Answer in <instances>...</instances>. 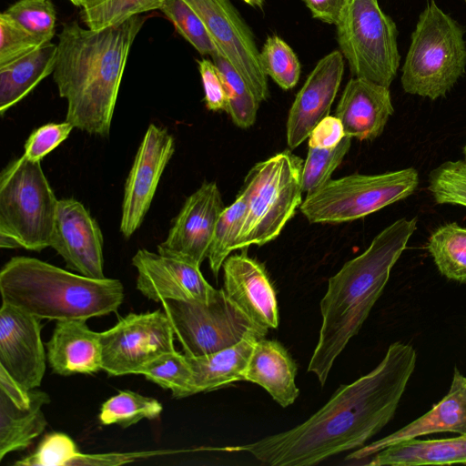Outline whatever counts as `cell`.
<instances>
[{
	"instance_id": "obj_1",
	"label": "cell",
	"mask_w": 466,
	"mask_h": 466,
	"mask_svg": "<svg viewBox=\"0 0 466 466\" xmlns=\"http://www.w3.org/2000/svg\"><path fill=\"white\" fill-rule=\"evenodd\" d=\"M415 364L413 347L393 342L374 370L339 386L304 422L252 443L205 449L248 452L272 466H309L360 448L393 418Z\"/></svg>"
},
{
	"instance_id": "obj_2",
	"label": "cell",
	"mask_w": 466,
	"mask_h": 466,
	"mask_svg": "<svg viewBox=\"0 0 466 466\" xmlns=\"http://www.w3.org/2000/svg\"><path fill=\"white\" fill-rule=\"evenodd\" d=\"M136 15L101 30L72 22L58 35L53 78L75 128L107 137L132 44L145 23Z\"/></svg>"
},
{
	"instance_id": "obj_3",
	"label": "cell",
	"mask_w": 466,
	"mask_h": 466,
	"mask_svg": "<svg viewBox=\"0 0 466 466\" xmlns=\"http://www.w3.org/2000/svg\"><path fill=\"white\" fill-rule=\"evenodd\" d=\"M416 228V218L396 220L380 231L363 253L329 279L319 304L322 322L319 339L308 366L321 386L336 359L368 318Z\"/></svg>"
},
{
	"instance_id": "obj_4",
	"label": "cell",
	"mask_w": 466,
	"mask_h": 466,
	"mask_svg": "<svg viewBox=\"0 0 466 466\" xmlns=\"http://www.w3.org/2000/svg\"><path fill=\"white\" fill-rule=\"evenodd\" d=\"M2 303L41 319L87 320L116 312L124 299L116 279H92L35 258H11L0 271Z\"/></svg>"
},
{
	"instance_id": "obj_5",
	"label": "cell",
	"mask_w": 466,
	"mask_h": 466,
	"mask_svg": "<svg viewBox=\"0 0 466 466\" xmlns=\"http://www.w3.org/2000/svg\"><path fill=\"white\" fill-rule=\"evenodd\" d=\"M57 204L40 161L22 155L9 162L0 175V247H50Z\"/></svg>"
},
{
	"instance_id": "obj_6",
	"label": "cell",
	"mask_w": 466,
	"mask_h": 466,
	"mask_svg": "<svg viewBox=\"0 0 466 466\" xmlns=\"http://www.w3.org/2000/svg\"><path fill=\"white\" fill-rule=\"evenodd\" d=\"M463 28L432 1L420 13L401 68L403 90L435 100L465 73Z\"/></svg>"
},
{
	"instance_id": "obj_7",
	"label": "cell",
	"mask_w": 466,
	"mask_h": 466,
	"mask_svg": "<svg viewBox=\"0 0 466 466\" xmlns=\"http://www.w3.org/2000/svg\"><path fill=\"white\" fill-rule=\"evenodd\" d=\"M303 161L289 150L258 162L247 174L241 192L247 209L237 249L275 239L302 203Z\"/></svg>"
},
{
	"instance_id": "obj_8",
	"label": "cell",
	"mask_w": 466,
	"mask_h": 466,
	"mask_svg": "<svg viewBox=\"0 0 466 466\" xmlns=\"http://www.w3.org/2000/svg\"><path fill=\"white\" fill-rule=\"evenodd\" d=\"M335 25L339 51L353 77L390 87L400 60L398 30L378 0H348Z\"/></svg>"
},
{
	"instance_id": "obj_9",
	"label": "cell",
	"mask_w": 466,
	"mask_h": 466,
	"mask_svg": "<svg viewBox=\"0 0 466 466\" xmlns=\"http://www.w3.org/2000/svg\"><path fill=\"white\" fill-rule=\"evenodd\" d=\"M418 184L413 167L378 175L352 174L330 179L307 194L299 208L310 223L351 221L406 198Z\"/></svg>"
},
{
	"instance_id": "obj_10",
	"label": "cell",
	"mask_w": 466,
	"mask_h": 466,
	"mask_svg": "<svg viewBox=\"0 0 466 466\" xmlns=\"http://www.w3.org/2000/svg\"><path fill=\"white\" fill-rule=\"evenodd\" d=\"M161 303L188 357L224 350L250 334L264 338L268 333L252 322L223 289H217L208 302L166 299Z\"/></svg>"
},
{
	"instance_id": "obj_11",
	"label": "cell",
	"mask_w": 466,
	"mask_h": 466,
	"mask_svg": "<svg viewBox=\"0 0 466 466\" xmlns=\"http://www.w3.org/2000/svg\"><path fill=\"white\" fill-rule=\"evenodd\" d=\"M174 336L164 310L130 313L100 332L102 370L110 376L137 374L154 359L175 350Z\"/></svg>"
},
{
	"instance_id": "obj_12",
	"label": "cell",
	"mask_w": 466,
	"mask_h": 466,
	"mask_svg": "<svg viewBox=\"0 0 466 466\" xmlns=\"http://www.w3.org/2000/svg\"><path fill=\"white\" fill-rule=\"evenodd\" d=\"M200 17L223 56L260 102L269 95L268 76L250 27L229 0H183Z\"/></svg>"
},
{
	"instance_id": "obj_13",
	"label": "cell",
	"mask_w": 466,
	"mask_h": 466,
	"mask_svg": "<svg viewBox=\"0 0 466 466\" xmlns=\"http://www.w3.org/2000/svg\"><path fill=\"white\" fill-rule=\"evenodd\" d=\"M174 152L173 136L165 127L149 124L125 184L119 227L125 238H130L141 226Z\"/></svg>"
},
{
	"instance_id": "obj_14",
	"label": "cell",
	"mask_w": 466,
	"mask_h": 466,
	"mask_svg": "<svg viewBox=\"0 0 466 466\" xmlns=\"http://www.w3.org/2000/svg\"><path fill=\"white\" fill-rule=\"evenodd\" d=\"M224 208L216 182H204L186 199L167 238L157 245V253L200 267Z\"/></svg>"
},
{
	"instance_id": "obj_15",
	"label": "cell",
	"mask_w": 466,
	"mask_h": 466,
	"mask_svg": "<svg viewBox=\"0 0 466 466\" xmlns=\"http://www.w3.org/2000/svg\"><path fill=\"white\" fill-rule=\"evenodd\" d=\"M66 268L92 279H103V234L96 218L78 200H58L51 240Z\"/></svg>"
},
{
	"instance_id": "obj_16",
	"label": "cell",
	"mask_w": 466,
	"mask_h": 466,
	"mask_svg": "<svg viewBox=\"0 0 466 466\" xmlns=\"http://www.w3.org/2000/svg\"><path fill=\"white\" fill-rule=\"evenodd\" d=\"M41 328V319L2 303L0 367L28 390L40 386L46 370Z\"/></svg>"
},
{
	"instance_id": "obj_17",
	"label": "cell",
	"mask_w": 466,
	"mask_h": 466,
	"mask_svg": "<svg viewBox=\"0 0 466 466\" xmlns=\"http://www.w3.org/2000/svg\"><path fill=\"white\" fill-rule=\"evenodd\" d=\"M131 263L137 271V289L156 302H208L217 290L205 279L199 266L181 259L140 248Z\"/></svg>"
},
{
	"instance_id": "obj_18",
	"label": "cell",
	"mask_w": 466,
	"mask_h": 466,
	"mask_svg": "<svg viewBox=\"0 0 466 466\" xmlns=\"http://www.w3.org/2000/svg\"><path fill=\"white\" fill-rule=\"evenodd\" d=\"M344 68V57L336 50L322 57L307 77L288 116L287 143L290 149L309 138L318 123L329 116Z\"/></svg>"
},
{
	"instance_id": "obj_19",
	"label": "cell",
	"mask_w": 466,
	"mask_h": 466,
	"mask_svg": "<svg viewBox=\"0 0 466 466\" xmlns=\"http://www.w3.org/2000/svg\"><path fill=\"white\" fill-rule=\"evenodd\" d=\"M224 291L256 325L268 329L279 326L275 289L263 264L246 251L224 261Z\"/></svg>"
},
{
	"instance_id": "obj_20",
	"label": "cell",
	"mask_w": 466,
	"mask_h": 466,
	"mask_svg": "<svg viewBox=\"0 0 466 466\" xmlns=\"http://www.w3.org/2000/svg\"><path fill=\"white\" fill-rule=\"evenodd\" d=\"M437 432L466 434V377L457 368L447 395L427 413L397 431L357 449L346 459L362 460L402 441Z\"/></svg>"
},
{
	"instance_id": "obj_21",
	"label": "cell",
	"mask_w": 466,
	"mask_h": 466,
	"mask_svg": "<svg viewBox=\"0 0 466 466\" xmlns=\"http://www.w3.org/2000/svg\"><path fill=\"white\" fill-rule=\"evenodd\" d=\"M394 112L389 87L359 77L347 83L335 116L345 136L359 140H373L384 130Z\"/></svg>"
},
{
	"instance_id": "obj_22",
	"label": "cell",
	"mask_w": 466,
	"mask_h": 466,
	"mask_svg": "<svg viewBox=\"0 0 466 466\" xmlns=\"http://www.w3.org/2000/svg\"><path fill=\"white\" fill-rule=\"evenodd\" d=\"M46 349L49 366L56 374H92L102 370L100 333L90 329L85 319L56 321Z\"/></svg>"
},
{
	"instance_id": "obj_23",
	"label": "cell",
	"mask_w": 466,
	"mask_h": 466,
	"mask_svg": "<svg viewBox=\"0 0 466 466\" xmlns=\"http://www.w3.org/2000/svg\"><path fill=\"white\" fill-rule=\"evenodd\" d=\"M296 374L297 365L282 344L265 337L257 339L245 370V380L259 385L286 408L299 395Z\"/></svg>"
},
{
	"instance_id": "obj_24",
	"label": "cell",
	"mask_w": 466,
	"mask_h": 466,
	"mask_svg": "<svg viewBox=\"0 0 466 466\" xmlns=\"http://www.w3.org/2000/svg\"><path fill=\"white\" fill-rule=\"evenodd\" d=\"M258 339L260 338L250 334L238 343L214 353L187 356L192 371L191 395L245 380V370Z\"/></svg>"
},
{
	"instance_id": "obj_25",
	"label": "cell",
	"mask_w": 466,
	"mask_h": 466,
	"mask_svg": "<svg viewBox=\"0 0 466 466\" xmlns=\"http://www.w3.org/2000/svg\"><path fill=\"white\" fill-rule=\"evenodd\" d=\"M466 463V434L438 440L402 441L375 453L370 466Z\"/></svg>"
},
{
	"instance_id": "obj_26",
	"label": "cell",
	"mask_w": 466,
	"mask_h": 466,
	"mask_svg": "<svg viewBox=\"0 0 466 466\" xmlns=\"http://www.w3.org/2000/svg\"><path fill=\"white\" fill-rule=\"evenodd\" d=\"M57 45L47 43L38 49L0 66V114L25 97L42 80L53 74Z\"/></svg>"
},
{
	"instance_id": "obj_27",
	"label": "cell",
	"mask_w": 466,
	"mask_h": 466,
	"mask_svg": "<svg viewBox=\"0 0 466 466\" xmlns=\"http://www.w3.org/2000/svg\"><path fill=\"white\" fill-rule=\"evenodd\" d=\"M31 404L21 408L0 392V461L12 452L26 449L46 426L42 407L50 402L49 396L30 390Z\"/></svg>"
},
{
	"instance_id": "obj_28",
	"label": "cell",
	"mask_w": 466,
	"mask_h": 466,
	"mask_svg": "<svg viewBox=\"0 0 466 466\" xmlns=\"http://www.w3.org/2000/svg\"><path fill=\"white\" fill-rule=\"evenodd\" d=\"M427 248L441 275L466 283V228L457 223L441 226L431 233Z\"/></svg>"
},
{
	"instance_id": "obj_29",
	"label": "cell",
	"mask_w": 466,
	"mask_h": 466,
	"mask_svg": "<svg viewBox=\"0 0 466 466\" xmlns=\"http://www.w3.org/2000/svg\"><path fill=\"white\" fill-rule=\"evenodd\" d=\"M211 58L221 75L227 90L228 108L226 112L237 127H250L256 121L261 102L238 71L220 51H218Z\"/></svg>"
},
{
	"instance_id": "obj_30",
	"label": "cell",
	"mask_w": 466,
	"mask_h": 466,
	"mask_svg": "<svg viewBox=\"0 0 466 466\" xmlns=\"http://www.w3.org/2000/svg\"><path fill=\"white\" fill-rule=\"evenodd\" d=\"M162 410L163 406L157 400L122 390L102 404L98 418L103 425L116 424L127 428L143 419L155 420Z\"/></svg>"
},
{
	"instance_id": "obj_31",
	"label": "cell",
	"mask_w": 466,
	"mask_h": 466,
	"mask_svg": "<svg viewBox=\"0 0 466 466\" xmlns=\"http://www.w3.org/2000/svg\"><path fill=\"white\" fill-rule=\"evenodd\" d=\"M246 209V197L240 191L235 201L225 208L218 218L208 252L209 266L215 277H218L226 258L237 249Z\"/></svg>"
},
{
	"instance_id": "obj_32",
	"label": "cell",
	"mask_w": 466,
	"mask_h": 466,
	"mask_svg": "<svg viewBox=\"0 0 466 466\" xmlns=\"http://www.w3.org/2000/svg\"><path fill=\"white\" fill-rule=\"evenodd\" d=\"M147 380L169 390L174 398L191 395L192 371L187 356L174 350L154 359L137 372Z\"/></svg>"
},
{
	"instance_id": "obj_33",
	"label": "cell",
	"mask_w": 466,
	"mask_h": 466,
	"mask_svg": "<svg viewBox=\"0 0 466 466\" xmlns=\"http://www.w3.org/2000/svg\"><path fill=\"white\" fill-rule=\"evenodd\" d=\"M259 59L266 75L284 90L293 88L300 76V63L293 49L278 35L266 39Z\"/></svg>"
},
{
	"instance_id": "obj_34",
	"label": "cell",
	"mask_w": 466,
	"mask_h": 466,
	"mask_svg": "<svg viewBox=\"0 0 466 466\" xmlns=\"http://www.w3.org/2000/svg\"><path fill=\"white\" fill-rule=\"evenodd\" d=\"M160 10L200 55L212 57L219 50L200 17L183 0H164Z\"/></svg>"
},
{
	"instance_id": "obj_35",
	"label": "cell",
	"mask_w": 466,
	"mask_h": 466,
	"mask_svg": "<svg viewBox=\"0 0 466 466\" xmlns=\"http://www.w3.org/2000/svg\"><path fill=\"white\" fill-rule=\"evenodd\" d=\"M164 0H106L90 8H82L80 16L93 30L118 25L145 12L160 9Z\"/></svg>"
},
{
	"instance_id": "obj_36",
	"label": "cell",
	"mask_w": 466,
	"mask_h": 466,
	"mask_svg": "<svg viewBox=\"0 0 466 466\" xmlns=\"http://www.w3.org/2000/svg\"><path fill=\"white\" fill-rule=\"evenodd\" d=\"M351 138L345 136L336 147L331 148L309 147L301 175L303 192L309 194L331 179L332 173L350 150Z\"/></svg>"
},
{
	"instance_id": "obj_37",
	"label": "cell",
	"mask_w": 466,
	"mask_h": 466,
	"mask_svg": "<svg viewBox=\"0 0 466 466\" xmlns=\"http://www.w3.org/2000/svg\"><path fill=\"white\" fill-rule=\"evenodd\" d=\"M4 13L45 43L55 35L56 11L50 0H19Z\"/></svg>"
},
{
	"instance_id": "obj_38",
	"label": "cell",
	"mask_w": 466,
	"mask_h": 466,
	"mask_svg": "<svg viewBox=\"0 0 466 466\" xmlns=\"http://www.w3.org/2000/svg\"><path fill=\"white\" fill-rule=\"evenodd\" d=\"M429 190L438 204L466 207V161H447L433 169Z\"/></svg>"
},
{
	"instance_id": "obj_39",
	"label": "cell",
	"mask_w": 466,
	"mask_h": 466,
	"mask_svg": "<svg viewBox=\"0 0 466 466\" xmlns=\"http://www.w3.org/2000/svg\"><path fill=\"white\" fill-rule=\"evenodd\" d=\"M74 441L66 434L53 432L45 436L36 450L17 461V466H70L79 454Z\"/></svg>"
},
{
	"instance_id": "obj_40",
	"label": "cell",
	"mask_w": 466,
	"mask_h": 466,
	"mask_svg": "<svg viewBox=\"0 0 466 466\" xmlns=\"http://www.w3.org/2000/svg\"><path fill=\"white\" fill-rule=\"evenodd\" d=\"M46 44L47 43L31 35L4 12L0 15V66L18 59Z\"/></svg>"
},
{
	"instance_id": "obj_41",
	"label": "cell",
	"mask_w": 466,
	"mask_h": 466,
	"mask_svg": "<svg viewBox=\"0 0 466 466\" xmlns=\"http://www.w3.org/2000/svg\"><path fill=\"white\" fill-rule=\"evenodd\" d=\"M73 128L74 126L66 120L39 127L26 139L23 155L30 161H41L68 137Z\"/></svg>"
},
{
	"instance_id": "obj_42",
	"label": "cell",
	"mask_w": 466,
	"mask_h": 466,
	"mask_svg": "<svg viewBox=\"0 0 466 466\" xmlns=\"http://www.w3.org/2000/svg\"><path fill=\"white\" fill-rule=\"evenodd\" d=\"M198 64L207 108L211 111H227V90L218 67L212 60L206 58L198 60Z\"/></svg>"
},
{
	"instance_id": "obj_43",
	"label": "cell",
	"mask_w": 466,
	"mask_h": 466,
	"mask_svg": "<svg viewBox=\"0 0 466 466\" xmlns=\"http://www.w3.org/2000/svg\"><path fill=\"white\" fill-rule=\"evenodd\" d=\"M345 137L340 120L336 116H327L314 127L309 137V147L331 148Z\"/></svg>"
},
{
	"instance_id": "obj_44",
	"label": "cell",
	"mask_w": 466,
	"mask_h": 466,
	"mask_svg": "<svg viewBox=\"0 0 466 466\" xmlns=\"http://www.w3.org/2000/svg\"><path fill=\"white\" fill-rule=\"evenodd\" d=\"M162 452H129V453H83L79 452L72 465H120Z\"/></svg>"
},
{
	"instance_id": "obj_45",
	"label": "cell",
	"mask_w": 466,
	"mask_h": 466,
	"mask_svg": "<svg viewBox=\"0 0 466 466\" xmlns=\"http://www.w3.org/2000/svg\"><path fill=\"white\" fill-rule=\"evenodd\" d=\"M312 16L327 24L335 25L348 0H302Z\"/></svg>"
},
{
	"instance_id": "obj_46",
	"label": "cell",
	"mask_w": 466,
	"mask_h": 466,
	"mask_svg": "<svg viewBox=\"0 0 466 466\" xmlns=\"http://www.w3.org/2000/svg\"><path fill=\"white\" fill-rule=\"evenodd\" d=\"M106 0H83L82 8H90Z\"/></svg>"
},
{
	"instance_id": "obj_47",
	"label": "cell",
	"mask_w": 466,
	"mask_h": 466,
	"mask_svg": "<svg viewBox=\"0 0 466 466\" xmlns=\"http://www.w3.org/2000/svg\"><path fill=\"white\" fill-rule=\"evenodd\" d=\"M243 1L253 7L262 8V6L264 5V0H243Z\"/></svg>"
},
{
	"instance_id": "obj_48",
	"label": "cell",
	"mask_w": 466,
	"mask_h": 466,
	"mask_svg": "<svg viewBox=\"0 0 466 466\" xmlns=\"http://www.w3.org/2000/svg\"><path fill=\"white\" fill-rule=\"evenodd\" d=\"M73 5L82 7L83 0H69Z\"/></svg>"
},
{
	"instance_id": "obj_49",
	"label": "cell",
	"mask_w": 466,
	"mask_h": 466,
	"mask_svg": "<svg viewBox=\"0 0 466 466\" xmlns=\"http://www.w3.org/2000/svg\"><path fill=\"white\" fill-rule=\"evenodd\" d=\"M464 154H465V161H466V146L464 147Z\"/></svg>"
},
{
	"instance_id": "obj_50",
	"label": "cell",
	"mask_w": 466,
	"mask_h": 466,
	"mask_svg": "<svg viewBox=\"0 0 466 466\" xmlns=\"http://www.w3.org/2000/svg\"><path fill=\"white\" fill-rule=\"evenodd\" d=\"M464 2H466V0H463Z\"/></svg>"
}]
</instances>
